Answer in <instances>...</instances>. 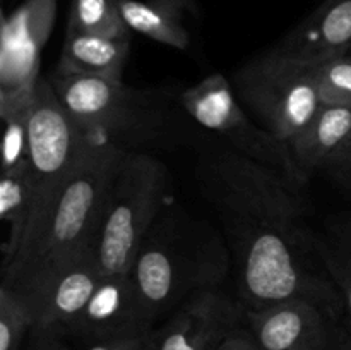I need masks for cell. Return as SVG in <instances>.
<instances>
[{"label":"cell","instance_id":"obj_1","mask_svg":"<svg viewBox=\"0 0 351 350\" xmlns=\"http://www.w3.org/2000/svg\"><path fill=\"white\" fill-rule=\"evenodd\" d=\"M199 192L228 247L237 297L245 309L307 299L343 312V302L308 223L305 185L223 143L202 144L195 160Z\"/></svg>","mask_w":351,"mask_h":350},{"label":"cell","instance_id":"obj_2","mask_svg":"<svg viewBox=\"0 0 351 350\" xmlns=\"http://www.w3.org/2000/svg\"><path fill=\"white\" fill-rule=\"evenodd\" d=\"M62 105L91 139L123 151L194 144L199 130L182 105V91L132 88L123 81L86 75L50 78Z\"/></svg>","mask_w":351,"mask_h":350},{"label":"cell","instance_id":"obj_3","mask_svg":"<svg viewBox=\"0 0 351 350\" xmlns=\"http://www.w3.org/2000/svg\"><path fill=\"white\" fill-rule=\"evenodd\" d=\"M123 153L113 144L89 141L40 225L2 266V285L27 295L60 264L96 244L106 194Z\"/></svg>","mask_w":351,"mask_h":350},{"label":"cell","instance_id":"obj_4","mask_svg":"<svg viewBox=\"0 0 351 350\" xmlns=\"http://www.w3.org/2000/svg\"><path fill=\"white\" fill-rule=\"evenodd\" d=\"M230 273L221 232L175 199L147 230L130 270L154 323L199 292L221 288Z\"/></svg>","mask_w":351,"mask_h":350},{"label":"cell","instance_id":"obj_5","mask_svg":"<svg viewBox=\"0 0 351 350\" xmlns=\"http://www.w3.org/2000/svg\"><path fill=\"white\" fill-rule=\"evenodd\" d=\"M173 201L167 165L151 153L125 151L113 175L96 237L103 277L130 273L144 235Z\"/></svg>","mask_w":351,"mask_h":350},{"label":"cell","instance_id":"obj_6","mask_svg":"<svg viewBox=\"0 0 351 350\" xmlns=\"http://www.w3.org/2000/svg\"><path fill=\"white\" fill-rule=\"evenodd\" d=\"M230 82L250 117L288 146L322 106L319 65L291 58L274 48L240 65Z\"/></svg>","mask_w":351,"mask_h":350},{"label":"cell","instance_id":"obj_7","mask_svg":"<svg viewBox=\"0 0 351 350\" xmlns=\"http://www.w3.org/2000/svg\"><path fill=\"white\" fill-rule=\"evenodd\" d=\"M91 137L65 110L50 79L41 78L29 112V177L33 213L24 240L34 232ZM23 240V244H24Z\"/></svg>","mask_w":351,"mask_h":350},{"label":"cell","instance_id":"obj_8","mask_svg":"<svg viewBox=\"0 0 351 350\" xmlns=\"http://www.w3.org/2000/svg\"><path fill=\"white\" fill-rule=\"evenodd\" d=\"M182 105L204 132L215 134L225 146L283 172L298 184L308 182L298 168L291 148L252 120L237 98L230 79L223 74H211L182 89Z\"/></svg>","mask_w":351,"mask_h":350},{"label":"cell","instance_id":"obj_9","mask_svg":"<svg viewBox=\"0 0 351 350\" xmlns=\"http://www.w3.org/2000/svg\"><path fill=\"white\" fill-rule=\"evenodd\" d=\"M55 0H27L2 24L0 113L31 105L40 82L41 50L50 36Z\"/></svg>","mask_w":351,"mask_h":350},{"label":"cell","instance_id":"obj_10","mask_svg":"<svg viewBox=\"0 0 351 350\" xmlns=\"http://www.w3.org/2000/svg\"><path fill=\"white\" fill-rule=\"evenodd\" d=\"M239 297L223 288L195 294L168 316L160 331H153V350H216L243 319Z\"/></svg>","mask_w":351,"mask_h":350},{"label":"cell","instance_id":"obj_11","mask_svg":"<svg viewBox=\"0 0 351 350\" xmlns=\"http://www.w3.org/2000/svg\"><path fill=\"white\" fill-rule=\"evenodd\" d=\"M151 319L132 275L103 277L88 305L64 333L79 340H117L147 335Z\"/></svg>","mask_w":351,"mask_h":350},{"label":"cell","instance_id":"obj_12","mask_svg":"<svg viewBox=\"0 0 351 350\" xmlns=\"http://www.w3.org/2000/svg\"><path fill=\"white\" fill-rule=\"evenodd\" d=\"M103 280L96 244L60 264L33 292L23 295L34 314V326L60 329L74 323Z\"/></svg>","mask_w":351,"mask_h":350},{"label":"cell","instance_id":"obj_13","mask_svg":"<svg viewBox=\"0 0 351 350\" xmlns=\"http://www.w3.org/2000/svg\"><path fill=\"white\" fill-rule=\"evenodd\" d=\"M331 318L328 309L300 297L243 312V321L263 350H319Z\"/></svg>","mask_w":351,"mask_h":350},{"label":"cell","instance_id":"obj_14","mask_svg":"<svg viewBox=\"0 0 351 350\" xmlns=\"http://www.w3.org/2000/svg\"><path fill=\"white\" fill-rule=\"evenodd\" d=\"M274 50L307 64H322L351 50V0H324Z\"/></svg>","mask_w":351,"mask_h":350},{"label":"cell","instance_id":"obj_15","mask_svg":"<svg viewBox=\"0 0 351 350\" xmlns=\"http://www.w3.org/2000/svg\"><path fill=\"white\" fill-rule=\"evenodd\" d=\"M290 148L307 180L315 172L328 175L351 150V106L322 103Z\"/></svg>","mask_w":351,"mask_h":350},{"label":"cell","instance_id":"obj_16","mask_svg":"<svg viewBox=\"0 0 351 350\" xmlns=\"http://www.w3.org/2000/svg\"><path fill=\"white\" fill-rule=\"evenodd\" d=\"M129 50L130 36L67 30L57 74L123 81Z\"/></svg>","mask_w":351,"mask_h":350},{"label":"cell","instance_id":"obj_17","mask_svg":"<svg viewBox=\"0 0 351 350\" xmlns=\"http://www.w3.org/2000/svg\"><path fill=\"white\" fill-rule=\"evenodd\" d=\"M120 14L130 31L177 50H187L185 0H119Z\"/></svg>","mask_w":351,"mask_h":350},{"label":"cell","instance_id":"obj_18","mask_svg":"<svg viewBox=\"0 0 351 350\" xmlns=\"http://www.w3.org/2000/svg\"><path fill=\"white\" fill-rule=\"evenodd\" d=\"M33 213V184L29 165L2 172L0 182V216L5 222L7 239L3 244V264L10 263L19 253Z\"/></svg>","mask_w":351,"mask_h":350},{"label":"cell","instance_id":"obj_19","mask_svg":"<svg viewBox=\"0 0 351 350\" xmlns=\"http://www.w3.org/2000/svg\"><path fill=\"white\" fill-rule=\"evenodd\" d=\"M317 232V250L351 318V213L331 216Z\"/></svg>","mask_w":351,"mask_h":350},{"label":"cell","instance_id":"obj_20","mask_svg":"<svg viewBox=\"0 0 351 350\" xmlns=\"http://www.w3.org/2000/svg\"><path fill=\"white\" fill-rule=\"evenodd\" d=\"M67 30L82 33L130 36L119 0H72Z\"/></svg>","mask_w":351,"mask_h":350},{"label":"cell","instance_id":"obj_21","mask_svg":"<svg viewBox=\"0 0 351 350\" xmlns=\"http://www.w3.org/2000/svg\"><path fill=\"white\" fill-rule=\"evenodd\" d=\"M33 328L34 314L26 299L0 283V350H19L26 333Z\"/></svg>","mask_w":351,"mask_h":350},{"label":"cell","instance_id":"obj_22","mask_svg":"<svg viewBox=\"0 0 351 350\" xmlns=\"http://www.w3.org/2000/svg\"><path fill=\"white\" fill-rule=\"evenodd\" d=\"M31 105L19 106V108H12L5 113H0L3 124H5L2 143V172L27 167Z\"/></svg>","mask_w":351,"mask_h":350},{"label":"cell","instance_id":"obj_23","mask_svg":"<svg viewBox=\"0 0 351 350\" xmlns=\"http://www.w3.org/2000/svg\"><path fill=\"white\" fill-rule=\"evenodd\" d=\"M319 95L328 105L351 106V55L319 64Z\"/></svg>","mask_w":351,"mask_h":350},{"label":"cell","instance_id":"obj_24","mask_svg":"<svg viewBox=\"0 0 351 350\" xmlns=\"http://www.w3.org/2000/svg\"><path fill=\"white\" fill-rule=\"evenodd\" d=\"M86 350H153V331L117 340H84Z\"/></svg>","mask_w":351,"mask_h":350},{"label":"cell","instance_id":"obj_25","mask_svg":"<svg viewBox=\"0 0 351 350\" xmlns=\"http://www.w3.org/2000/svg\"><path fill=\"white\" fill-rule=\"evenodd\" d=\"M242 325H239L237 328H233L232 331L226 335V338L219 343V347L216 350H263V347L259 345V342L256 340L254 333L245 331L243 328H240Z\"/></svg>","mask_w":351,"mask_h":350},{"label":"cell","instance_id":"obj_26","mask_svg":"<svg viewBox=\"0 0 351 350\" xmlns=\"http://www.w3.org/2000/svg\"><path fill=\"white\" fill-rule=\"evenodd\" d=\"M328 177L331 180H335L339 187H343V191H346L351 196V150L350 153L332 168L328 174Z\"/></svg>","mask_w":351,"mask_h":350},{"label":"cell","instance_id":"obj_27","mask_svg":"<svg viewBox=\"0 0 351 350\" xmlns=\"http://www.w3.org/2000/svg\"><path fill=\"white\" fill-rule=\"evenodd\" d=\"M346 350H351V342H350V345H348V349H346Z\"/></svg>","mask_w":351,"mask_h":350},{"label":"cell","instance_id":"obj_28","mask_svg":"<svg viewBox=\"0 0 351 350\" xmlns=\"http://www.w3.org/2000/svg\"><path fill=\"white\" fill-rule=\"evenodd\" d=\"M350 51H351V50H350Z\"/></svg>","mask_w":351,"mask_h":350}]
</instances>
